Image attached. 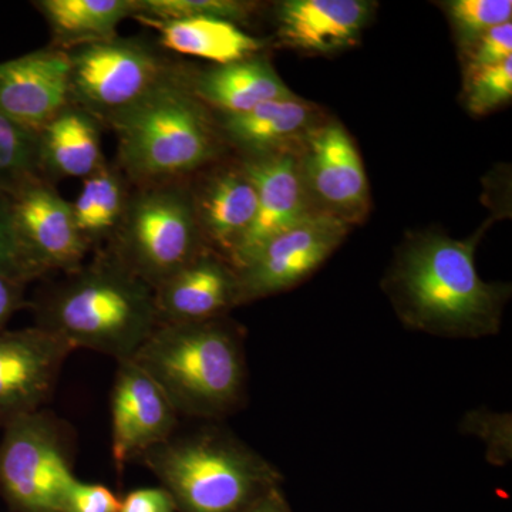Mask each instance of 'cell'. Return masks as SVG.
<instances>
[{
    "label": "cell",
    "instance_id": "cell-1",
    "mask_svg": "<svg viewBox=\"0 0 512 512\" xmlns=\"http://www.w3.org/2000/svg\"><path fill=\"white\" fill-rule=\"evenodd\" d=\"M476 237L420 234L397 252L383 288L406 328L450 339L500 332L510 286L488 284L476 268Z\"/></svg>",
    "mask_w": 512,
    "mask_h": 512
},
{
    "label": "cell",
    "instance_id": "cell-2",
    "mask_svg": "<svg viewBox=\"0 0 512 512\" xmlns=\"http://www.w3.org/2000/svg\"><path fill=\"white\" fill-rule=\"evenodd\" d=\"M35 326L73 350L131 359L160 325L156 292L103 249L32 302Z\"/></svg>",
    "mask_w": 512,
    "mask_h": 512
},
{
    "label": "cell",
    "instance_id": "cell-3",
    "mask_svg": "<svg viewBox=\"0 0 512 512\" xmlns=\"http://www.w3.org/2000/svg\"><path fill=\"white\" fill-rule=\"evenodd\" d=\"M244 332L227 318L161 323L131 357L161 387L178 416L221 420L247 397Z\"/></svg>",
    "mask_w": 512,
    "mask_h": 512
},
{
    "label": "cell",
    "instance_id": "cell-4",
    "mask_svg": "<svg viewBox=\"0 0 512 512\" xmlns=\"http://www.w3.org/2000/svg\"><path fill=\"white\" fill-rule=\"evenodd\" d=\"M177 512H244L282 487V474L220 426L177 434L140 458Z\"/></svg>",
    "mask_w": 512,
    "mask_h": 512
},
{
    "label": "cell",
    "instance_id": "cell-5",
    "mask_svg": "<svg viewBox=\"0 0 512 512\" xmlns=\"http://www.w3.org/2000/svg\"><path fill=\"white\" fill-rule=\"evenodd\" d=\"M185 72L117 121V167L131 187L187 181L214 163L221 136L211 111L188 87Z\"/></svg>",
    "mask_w": 512,
    "mask_h": 512
},
{
    "label": "cell",
    "instance_id": "cell-6",
    "mask_svg": "<svg viewBox=\"0 0 512 512\" xmlns=\"http://www.w3.org/2000/svg\"><path fill=\"white\" fill-rule=\"evenodd\" d=\"M207 248L187 181L133 187L123 220L106 247L153 289Z\"/></svg>",
    "mask_w": 512,
    "mask_h": 512
},
{
    "label": "cell",
    "instance_id": "cell-7",
    "mask_svg": "<svg viewBox=\"0 0 512 512\" xmlns=\"http://www.w3.org/2000/svg\"><path fill=\"white\" fill-rule=\"evenodd\" d=\"M67 53L70 104L109 130L184 69L140 36L117 35Z\"/></svg>",
    "mask_w": 512,
    "mask_h": 512
},
{
    "label": "cell",
    "instance_id": "cell-8",
    "mask_svg": "<svg viewBox=\"0 0 512 512\" xmlns=\"http://www.w3.org/2000/svg\"><path fill=\"white\" fill-rule=\"evenodd\" d=\"M73 473L72 429L39 410L3 427L0 497L15 512H62Z\"/></svg>",
    "mask_w": 512,
    "mask_h": 512
},
{
    "label": "cell",
    "instance_id": "cell-9",
    "mask_svg": "<svg viewBox=\"0 0 512 512\" xmlns=\"http://www.w3.org/2000/svg\"><path fill=\"white\" fill-rule=\"evenodd\" d=\"M348 231L346 222L316 211L295 227L276 235L237 269L239 305L301 284L339 248Z\"/></svg>",
    "mask_w": 512,
    "mask_h": 512
},
{
    "label": "cell",
    "instance_id": "cell-10",
    "mask_svg": "<svg viewBox=\"0 0 512 512\" xmlns=\"http://www.w3.org/2000/svg\"><path fill=\"white\" fill-rule=\"evenodd\" d=\"M9 200L20 248L39 278L52 271L69 274L84 264L92 248L77 228L72 202L55 184L35 178Z\"/></svg>",
    "mask_w": 512,
    "mask_h": 512
},
{
    "label": "cell",
    "instance_id": "cell-11",
    "mask_svg": "<svg viewBox=\"0 0 512 512\" xmlns=\"http://www.w3.org/2000/svg\"><path fill=\"white\" fill-rule=\"evenodd\" d=\"M73 349L46 330L0 333V427L42 410Z\"/></svg>",
    "mask_w": 512,
    "mask_h": 512
},
{
    "label": "cell",
    "instance_id": "cell-12",
    "mask_svg": "<svg viewBox=\"0 0 512 512\" xmlns=\"http://www.w3.org/2000/svg\"><path fill=\"white\" fill-rule=\"evenodd\" d=\"M178 413L161 387L133 360L117 367L111 392V456L119 473L177 433Z\"/></svg>",
    "mask_w": 512,
    "mask_h": 512
},
{
    "label": "cell",
    "instance_id": "cell-13",
    "mask_svg": "<svg viewBox=\"0 0 512 512\" xmlns=\"http://www.w3.org/2000/svg\"><path fill=\"white\" fill-rule=\"evenodd\" d=\"M301 168L309 197L318 202L320 212L348 225L366 217L370 197L365 167L348 131L339 123L308 134Z\"/></svg>",
    "mask_w": 512,
    "mask_h": 512
},
{
    "label": "cell",
    "instance_id": "cell-14",
    "mask_svg": "<svg viewBox=\"0 0 512 512\" xmlns=\"http://www.w3.org/2000/svg\"><path fill=\"white\" fill-rule=\"evenodd\" d=\"M254 181L258 205L248 234L231 256V265L242 268L266 242L288 231L313 214L312 200L303 181L301 164L285 151L242 160Z\"/></svg>",
    "mask_w": 512,
    "mask_h": 512
},
{
    "label": "cell",
    "instance_id": "cell-15",
    "mask_svg": "<svg viewBox=\"0 0 512 512\" xmlns=\"http://www.w3.org/2000/svg\"><path fill=\"white\" fill-rule=\"evenodd\" d=\"M69 76V53L55 46L0 62V111L39 133L69 106Z\"/></svg>",
    "mask_w": 512,
    "mask_h": 512
},
{
    "label": "cell",
    "instance_id": "cell-16",
    "mask_svg": "<svg viewBox=\"0 0 512 512\" xmlns=\"http://www.w3.org/2000/svg\"><path fill=\"white\" fill-rule=\"evenodd\" d=\"M154 292L160 325L220 319L239 305L238 271L207 248Z\"/></svg>",
    "mask_w": 512,
    "mask_h": 512
},
{
    "label": "cell",
    "instance_id": "cell-17",
    "mask_svg": "<svg viewBox=\"0 0 512 512\" xmlns=\"http://www.w3.org/2000/svg\"><path fill=\"white\" fill-rule=\"evenodd\" d=\"M373 9L365 0H286L276 8V36L298 52H339L359 43Z\"/></svg>",
    "mask_w": 512,
    "mask_h": 512
},
{
    "label": "cell",
    "instance_id": "cell-18",
    "mask_svg": "<svg viewBox=\"0 0 512 512\" xmlns=\"http://www.w3.org/2000/svg\"><path fill=\"white\" fill-rule=\"evenodd\" d=\"M190 185L192 207L205 244L231 261L255 220L258 194L242 164L218 168Z\"/></svg>",
    "mask_w": 512,
    "mask_h": 512
},
{
    "label": "cell",
    "instance_id": "cell-19",
    "mask_svg": "<svg viewBox=\"0 0 512 512\" xmlns=\"http://www.w3.org/2000/svg\"><path fill=\"white\" fill-rule=\"evenodd\" d=\"M185 80L194 96L220 116L245 113L266 101L295 96L271 63L259 55L201 72L187 70Z\"/></svg>",
    "mask_w": 512,
    "mask_h": 512
},
{
    "label": "cell",
    "instance_id": "cell-20",
    "mask_svg": "<svg viewBox=\"0 0 512 512\" xmlns=\"http://www.w3.org/2000/svg\"><path fill=\"white\" fill-rule=\"evenodd\" d=\"M104 127L74 104L37 133V161L42 178L55 184L64 178L86 180L106 163L101 150Z\"/></svg>",
    "mask_w": 512,
    "mask_h": 512
},
{
    "label": "cell",
    "instance_id": "cell-21",
    "mask_svg": "<svg viewBox=\"0 0 512 512\" xmlns=\"http://www.w3.org/2000/svg\"><path fill=\"white\" fill-rule=\"evenodd\" d=\"M313 107L296 96L266 101L239 114H218L221 140L252 160L282 151V146L303 133L312 121Z\"/></svg>",
    "mask_w": 512,
    "mask_h": 512
},
{
    "label": "cell",
    "instance_id": "cell-22",
    "mask_svg": "<svg viewBox=\"0 0 512 512\" xmlns=\"http://www.w3.org/2000/svg\"><path fill=\"white\" fill-rule=\"evenodd\" d=\"M157 32V45L178 55L198 57L215 66L258 56L264 40L237 23L218 18L137 19Z\"/></svg>",
    "mask_w": 512,
    "mask_h": 512
},
{
    "label": "cell",
    "instance_id": "cell-23",
    "mask_svg": "<svg viewBox=\"0 0 512 512\" xmlns=\"http://www.w3.org/2000/svg\"><path fill=\"white\" fill-rule=\"evenodd\" d=\"M45 19L50 46L69 50L117 36L126 19H136L137 0H37L32 3Z\"/></svg>",
    "mask_w": 512,
    "mask_h": 512
},
{
    "label": "cell",
    "instance_id": "cell-24",
    "mask_svg": "<svg viewBox=\"0 0 512 512\" xmlns=\"http://www.w3.org/2000/svg\"><path fill=\"white\" fill-rule=\"evenodd\" d=\"M131 190L126 175L109 161L83 180L82 190L70 202L77 228L90 248L109 244L123 220Z\"/></svg>",
    "mask_w": 512,
    "mask_h": 512
},
{
    "label": "cell",
    "instance_id": "cell-25",
    "mask_svg": "<svg viewBox=\"0 0 512 512\" xmlns=\"http://www.w3.org/2000/svg\"><path fill=\"white\" fill-rule=\"evenodd\" d=\"M35 178H42L37 161V134L20 127L0 111V192L10 197Z\"/></svg>",
    "mask_w": 512,
    "mask_h": 512
},
{
    "label": "cell",
    "instance_id": "cell-26",
    "mask_svg": "<svg viewBox=\"0 0 512 512\" xmlns=\"http://www.w3.org/2000/svg\"><path fill=\"white\" fill-rule=\"evenodd\" d=\"M136 19L218 18L229 22H248L256 5L241 0H137Z\"/></svg>",
    "mask_w": 512,
    "mask_h": 512
},
{
    "label": "cell",
    "instance_id": "cell-27",
    "mask_svg": "<svg viewBox=\"0 0 512 512\" xmlns=\"http://www.w3.org/2000/svg\"><path fill=\"white\" fill-rule=\"evenodd\" d=\"M444 9L464 53L488 30L512 18L511 0H451Z\"/></svg>",
    "mask_w": 512,
    "mask_h": 512
},
{
    "label": "cell",
    "instance_id": "cell-28",
    "mask_svg": "<svg viewBox=\"0 0 512 512\" xmlns=\"http://www.w3.org/2000/svg\"><path fill=\"white\" fill-rule=\"evenodd\" d=\"M460 431L476 436L485 444L488 463L507 466L512 458L511 413H495L488 409L471 410L461 419Z\"/></svg>",
    "mask_w": 512,
    "mask_h": 512
},
{
    "label": "cell",
    "instance_id": "cell-29",
    "mask_svg": "<svg viewBox=\"0 0 512 512\" xmlns=\"http://www.w3.org/2000/svg\"><path fill=\"white\" fill-rule=\"evenodd\" d=\"M467 107L471 113L487 114L512 97V57L495 66L468 73Z\"/></svg>",
    "mask_w": 512,
    "mask_h": 512
},
{
    "label": "cell",
    "instance_id": "cell-30",
    "mask_svg": "<svg viewBox=\"0 0 512 512\" xmlns=\"http://www.w3.org/2000/svg\"><path fill=\"white\" fill-rule=\"evenodd\" d=\"M0 275L10 276L25 284L39 279L20 248L15 225H13L10 200L8 195L2 192H0Z\"/></svg>",
    "mask_w": 512,
    "mask_h": 512
},
{
    "label": "cell",
    "instance_id": "cell-31",
    "mask_svg": "<svg viewBox=\"0 0 512 512\" xmlns=\"http://www.w3.org/2000/svg\"><path fill=\"white\" fill-rule=\"evenodd\" d=\"M468 73L495 66L512 57V23L488 30L467 50Z\"/></svg>",
    "mask_w": 512,
    "mask_h": 512
},
{
    "label": "cell",
    "instance_id": "cell-32",
    "mask_svg": "<svg viewBox=\"0 0 512 512\" xmlns=\"http://www.w3.org/2000/svg\"><path fill=\"white\" fill-rule=\"evenodd\" d=\"M62 512H120V498L106 485L76 477L64 494Z\"/></svg>",
    "mask_w": 512,
    "mask_h": 512
},
{
    "label": "cell",
    "instance_id": "cell-33",
    "mask_svg": "<svg viewBox=\"0 0 512 512\" xmlns=\"http://www.w3.org/2000/svg\"><path fill=\"white\" fill-rule=\"evenodd\" d=\"M120 512H177V507L163 487L138 488L120 500Z\"/></svg>",
    "mask_w": 512,
    "mask_h": 512
},
{
    "label": "cell",
    "instance_id": "cell-34",
    "mask_svg": "<svg viewBox=\"0 0 512 512\" xmlns=\"http://www.w3.org/2000/svg\"><path fill=\"white\" fill-rule=\"evenodd\" d=\"M25 289V282L0 275V333L5 332L6 325L16 312L28 306Z\"/></svg>",
    "mask_w": 512,
    "mask_h": 512
},
{
    "label": "cell",
    "instance_id": "cell-35",
    "mask_svg": "<svg viewBox=\"0 0 512 512\" xmlns=\"http://www.w3.org/2000/svg\"><path fill=\"white\" fill-rule=\"evenodd\" d=\"M244 512H292V510L281 487L266 495L261 501H258Z\"/></svg>",
    "mask_w": 512,
    "mask_h": 512
}]
</instances>
